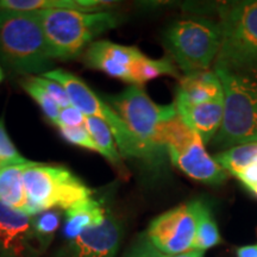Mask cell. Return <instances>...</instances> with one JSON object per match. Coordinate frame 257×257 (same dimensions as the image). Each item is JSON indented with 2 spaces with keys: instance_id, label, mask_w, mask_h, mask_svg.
<instances>
[{
  "instance_id": "obj_2",
  "label": "cell",
  "mask_w": 257,
  "mask_h": 257,
  "mask_svg": "<svg viewBox=\"0 0 257 257\" xmlns=\"http://www.w3.org/2000/svg\"><path fill=\"white\" fill-rule=\"evenodd\" d=\"M51 60L36 12L0 10V61L10 70L43 74Z\"/></svg>"
},
{
  "instance_id": "obj_22",
  "label": "cell",
  "mask_w": 257,
  "mask_h": 257,
  "mask_svg": "<svg viewBox=\"0 0 257 257\" xmlns=\"http://www.w3.org/2000/svg\"><path fill=\"white\" fill-rule=\"evenodd\" d=\"M214 160L223 167V169L236 176L252 163L257 161V142L242 144V146L232 147L230 149L223 150L217 154Z\"/></svg>"
},
{
  "instance_id": "obj_16",
  "label": "cell",
  "mask_w": 257,
  "mask_h": 257,
  "mask_svg": "<svg viewBox=\"0 0 257 257\" xmlns=\"http://www.w3.org/2000/svg\"><path fill=\"white\" fill-rule=\"evenodd\" d=\"M107 208L100 201L92 197L76 202L66 211L64 221V236L67 242L72 240L82 233L83 231L100 224L107 214Z\"/></svg>"
},
{
  "instance_id": "obj_36",
  "label": "cell",
  "mask_w": 257,
  "mask_h": 257,
  "mask_svg": "<svg viewBox=\"0 0 257 257\" xmlns=\"http://www.w3.org/2000/svg\"><path fill=\"white\" fill-rule=\"evenodd\" d=\"M256 163H257V161H256Z\"/></svg>"
},
{
  "instance_id": "obj_17",
  "label": "cell",
  "mask_w": 257,
  "mask_h": 257,
  "mask_svg": "<svg viewBox=\"0 0 257 257\" xmlns=\"http://www.w3.org/2000/svg\"><path fill=\"white\" fill-rule=\"evenodd\" d=\"M110 2L100 0H2L0 10L34 12L40 10H72L79 12L105 11Z\"/></svg>"
},
{
  "instance_id": "obj_31",
  "label": "cell",
  "mask_w": 257,
  "mask_h": 257,
  "mask_svg": "<svg viewBox=\"0 0 257 257\" xmlns=\"http://www.w3.org/2000/svg\"><path fill=\"white\" fill-rule=\"evenodd\" d=\"M237 257H257V244L239 246L236 250Z\"/></svg>"
},
{
  "instance_id": "obj_4",
  "label": "cell",
  "mask_w": 257,
  "mask_h": 257,
  "mask_svg": "<svg viewBox=\"0 0 257 257\" xmlns=\"http://www.w3.org/2000/svg\"><path fill=\"white\" fill-rule=\"evenodd\" d=\"M28 216L50 210L67 211L76 202L91 198L93 191L64 167L29 162L23 169Z\"/></svg>"
},
{
  "instance_id": "obj_23",
  "label": "cell",
  "mask_w": 257,
  "mask_h": 257,
  "mask_svg": "<svg viewBox=\"0 0 257 257\" xmlns=\"http://www.w3.org/2000/svg\"><path fill=\"white\" fill-rule=\"evenodd\" d=\"M61 224V212L59 210H50L42 212L37 216L32 217V226L40 245L46 252L53 242L57 229Z\"/></svg>"
},
{
  "instance_id": "obj_12",
  "label": "cell",
  "mask_w": 257,
  "mask_h": 257,
  "mask_svg": "<svg viewBox=\"0 0 257 257\" xmlns=\"http://www.w3.org/2000/svg\"><path fill=\"white\" fill-rule=\"evenodd\" d=\"M142 51L136 47H126L110 41H96L89 44L85 62L89 68L100 70L112 78L133 85L135 63Z\"/></svg>"
},
{
  "instance_id": "obj_29",
  "label": "cell",
  "mask_w": 257,
  "mask_h": 257,
  "mask_svg": "<svg viewBox=\"0 0 257 257\" xmlns=\"http://www.w3.org/2000/svg\"><path fill=\"white\" fill-rule=\"evenodd\" d=\"M86 117L81 111L78 110L74 106H69V107L62 108L60 112L59 119L56 121L57 126H72V127H78V126H85L86 125Z\"/></svg>"
},
{
  "instance_id": "obj_10",
  "label": "cell",
  "mask_w": 257,
  "mask_h": 257,
  "mask_svg": "<svg viewBox=\"0 0 257 257\" xmlns=\"http://www.w3.org/2000/svg\"><path fill=\"white\" fill-rule=\"evenodd\" d=\"M32 217L0 204V257H41Z\"/></svg>"
},
{
  "instance_id": "obj_28",
  "label": "cell",
  "mask_w": 257,
  "mask_h": 257,
  "mask_svg": "<svg viewBox=\"0 0 257 257\" xmlns=\"http://www.w3.org/2000/svg\"><path fill=\"white\" fill-rule=\"evenodd\" d=\"M35 80H36V81L40 83L42 87L46 89V91L49 93L51 96H53L54 100L59 104L61 110H62V108H66V107H69V106H72V102H70L68 93H67V91L64 89L63 86L60 85L59 82L54 81V80L44 78V76H42V75L35 76Z\"/></svg>"
},
{
  "instance_id": "obj_27",
  "label": "cell",
  "mask_w": 257,
  "mask_h": 257,
  "mask_svg": "<svg viewBox=\"0 0 257 257\" xmlns=\"http://www.w3.org/2000/svg\"><path fill=\"white\" fill-rule=\"evenodd\" d=\"M123 257H168L154 246L147 233H140L124 252Z\"/></svg>"
},
{
  "instance_id": "obj_7",
  "label": "cell",
  "mask_w": 257,
  "mask_h": 257,
  "mask_svg": "<svg viewBox=\"0 0 257 257\" xmlns=\"http://www.w3.org/2000/svg\"><path fill=\"white\" fill-rule=\"evenodd\" d=\"M165 40L185 75L206 72L220 50L221 29L207 18L181 19L170 25Z\"/></svg>"
},
{
  "instance_id": "obj_13",
  "label": "cell",
  "mask_w": 257,
  "mask_h": 257,
  "mask_svg": "<svg viewBox=\"0 0 257 257\" xmlns=\"http://www.w3.org/2000/svg\"><path fill=\"white\" fill-rule=\"evenodd\" d=\"M175 167L189 178L208 185H220L226 180L227 172L214 157L208 155L205 144L197 135L191 142L167 153Z\"/></svg>"
},
{
  "instance_id": "obj_24",
  "label": "cell",
  "mask_w": 257,
  "mask_h": 257,
  "mask_svg": "<svg viewBox=\"0 0 257 257\" xmlns=\"http://www.w3.org/2000/svg\"><path fill=\"white\" fill-rule=\"evenodd\" d=\"M21 85L24 91L41 106L48 119L56 124L57 119H59L61 107L54 100L53 96L35 80V76H27L25 79L21 80Z\"/></svg>"
},
{
  "instance_id": "obj_34",
  "label": "cell",
  "mask_w": 257,
  "mask_h": 257,
  "mask_svg": "<svg viewBox=\"0 0 257 257\" xmlns=\"http://www.w3.org/2000/svg\"><path fill=\"white\" fill-rule=\"evenodd\" d=\"M246 189H248V191H249L250 193H251L252 195H255V197L257 198V185L251 186V187H248Z\"/></svg>"
},
{
  "instance_id": "obj_35",
  "label": "cell",
  "mask_w": 257,
  "mask_h": 257,
  "mask_svg": "<svg viewBox=\"0 0 257 257\" xmlns=\"http://www.w3.org/2000/svg\"><path fill=\"white\" fill-rule=\"evenodd\" d=\"M3 80H4V72H3L2 67H0V83L3 82Z\"/></svg>"
},
{
  "instance_id": "obj_8",
  "label": "cell",
  "mask_w": 257,
  "mask_h": 257,
  "mask_svg": "<svg viewBox=\"0 0 257 257\" xmlns=\"http://www.w3.org/2000/svg\"><path fill=\"white\" fill-rule=\"evenodd\" d=\"M108 104L123 118L135 137L160 162L166 153L157 144L159 128L163 121L178 114L175 105H157L142 86L137 85H131L120 94L111 96Z\"/></svg>"
},
{
  "instance_id": "obj_21",
  "label": "cell",
  "mask_w": 257,
  "mask_h": 257,
  "mask_svg": "<svg viewBox=\"0 0 257 257\" xmlns=\"http://www.w3.org/2000/svg\"><path fill=\"white\" fill-rule=\"evenodd\" d=\"M85 127L87 128L89 135L98 147L99 154L106 157L112 165L123 167V163H121V157L123 156L118 152L114 136L108 125L99 118L87 117Z\"/></svg>"
},
{
  "instance_id": "obj_19",
  "label": "cell",
  "mask_w": 257,
  "mask_h": 257,
  "mask_svg": "<svg viewBox=\"0 0 257 257\" xmlns=\"http://www.w3.org/2000/svg\"><path fill=\"white\" fill-rule=\"evenodd\" d=\"M194 206L197 214V230L193 249L205 252L223 243V239L211 207L201 200H194Z\"/></svg>"
},
{
  "instance_id": "obj_14",
  "label": "cell",
  "mask_w": 257,
  "mask_h": 257,
  "mask_svg": "<svg viewBox=\"0 0 257 257\" xmlns=\"http://www.w3.org/2000/svg\"><path fill=\"white\" fill-rule=\"evenodd\" d=\"M174 105L180 118L199 135L204 144L216 137L224 119V98L197 105L180 102H174Z\"/></svg>"
},
{
  "instance_id": "obj_1",
  "label": "cell",
  "mask_w": 257,
  "mask_h": 257,
  "mask_svg": "<svg viewBox=\"0 0 257 257\" xmlns=\"http://www.w3.org/2000/svg\"><path fill=\"white\" fill-rule=\"evenodd\" d=\"M224 91V119L213 144L226 150L257 142V68L214 67Z\"/></svg>"
},
{
  "instance_id": "obj_25",
  "label": "cell",
  "mask_w": 257,
  "mask_h": 257,
  "mask_svg": "<svg viewBox=\"0 0 257 257\" xmlns=\"http://www.w3.org/2000/svg\"><path fill=\"white\" fill-rule=\"evenodd\" d=\"M30 162L19 154L17 148L12 143L5 127L4 115L0 117V169L10 166L27 165Z\"/></svg>"
},
{
  "instance_id": "obj_6",
  "label": "cell",
  "mask_w": 257,
  "mask_h": 257,
  "mask_svg": "<svg viewBox=\"0 0 257 257\" xmlns=\"http://www.w3.org/2000/svg\"><path fill=\"white\" fill-rule=\"evenodd\" d=\"M219 17L221 46L214 67L257 68V2L221 5Z\"/></svg>"
},
{
  "instance_id": "obj_33",
  "label": "cell",
  "mask_w": 257,
  "mask_h": 257,
  "mask_svg": "<svg viewBox=\"0 0 257 257\" xmlns=\"http://www.w3.org/2000/svg\"><path fill=\"white\" fill-rule=\"evenodd\" d=\"M50 257H73V256H70L68 252L66 251V250H64L62 246H61L60 249H57L55 252L53 253V255H51Z\"/></svg>"
},
{
  "instance_id": "obj_18",
  "label": "cell",
  "mask_w": 257,
  "mask_h": 257,
  "mask_svg": "<svg viewBox=\"0 0 257 257\" xmlns=\"http://www.w3.org/2000/svg\"><path fill=\"white\" fill-rule=\"evenodd\" d=\"M27 165L0 169V204L23 213L27 210L28 202L23 184V169Z\"/></svg>"
},
{
  "instance_id": "obj_15",
  "label": "cell",
  "mask_w": 257,
  "mask_h": 257,
  "mask_svg": "<svg viewBox=\"0 0 257 257\" xmlns=\"http://www.w3.org/2000/svg\"><path fill=\"white\" fill-rule=\"evenodd\" d=\"M224 98L223 86L214 72H199L180 80L175 102L188 105L204 104Z\"/></svg>"
},
{
  "instance_id": "obj_26",
  "label": "cell",
  "mask_w": 257,
  "mask_h": 257,
  "mask_svg": "<svg viewBox=\"0 0 257 257\" xmlns=\"http://www.w3.org/2000/svg\"><path fill=\"white\" fill-rule=\"evenodd\" d=\"M59 128L64 140L68 141L69 143L74 144V146L85 148V149L92 150V152L99 153L98 147H96L94 141H93V138L91 137V135H89L87 128L85 126L72 127V126H63V125H61V126H59Z\"/></svg>"
},
{
  "instance_id": "obj_5",
  "label": "cell",
  "mask_w": 257,
  "mask_h": 257,
  "mask_svg": "<svg viewBox=\"0 0 257 257\" xmlns=\"http://www.w3.org/2000/svg\"><path fill=\"white\" fill-rule=\"evenodd\" d=\"M41 75L62 85L68 93L72 105L86 117H95L105 121L113 134L121 156L143 160L148 163H159L153 154L135 137L113 107L108 102L101 100L81 79L63 69L48 70Z\"/></svg>"
},
{
  "instance_id": "obj_11",
  "label": "cell",
  "mask_w": 257,
  "mask_h": 257,
  "mask_svg": "<svg viewBox=\"0 0 257 257\" xmlns=\"http://www.w3.org/2000/svg\"><path fill=\"white\" fill-rule=\"evenodd\" d=\"M123 236V223L108 210L100 224L85 230L62 248L73 257H115Z\"/></svg>"
},
{
  "instance_id": "obj_9",
  "label": "cell",
  "mask_w": 257,
  "mask_h": 257,
  "mask_svg": "<svg viewBox=\"0 0 257 257\" xmlns=\"http://www.w3.org/2000/svg\"><path fill=\"white\" fill-rule=\"evenodd\" d=\"M197 230L194 201L180 205L152 220L148 238L165 255L173 256L193 249Z\"/></svg>"
},
{
  "instance_id": "obj_32",
  "label": "cell",
  "mask_w": 257,
  "mask_h": 257,
  "mask_svg": "<svg viewBox=\"0 0 257 257\" xmlns=\"http://www.w3.org/2000/svg\"><path fill=\"white\" fill-rule=\"evenodd\" d=\"M168 257H205V252L201 251V250L191 249V250H188V251L178 253V255L168 256Z\"/></svg>"
},
{
  "instance_id": "obj_20",
  "label": "cell",
  "mask_w": 257,
  "mask_h": 257,
  "mask_svg": "<svg viewBox=\"0 0 257 257\" xmlns=\"http://www.w3.org/2000/svg\"><path fill=\"white\" fill-rule=\"evenodd\" d=\"M168 75L173 78H179V72L176 66L169 57L163 59H150L142 53L138 57L134 67L133 85L142 86L150 80L157 79L160 76Z\"/></svg>"
},
{
  "instance_id": "obj_30",
  "label": "cell",
  "mask_w": 257,
  "mask_h": 257,
  "mask_svg": "<svg viewBox=\"0 0 257 257\" xmlns=\"http://www.w3.org/2000/svg\"><path fill=\"white\" fill-rule=\"evenodd\" d=\"M236 178L242 182V185L245 188L257 185V163H252V165L246 167L245 169L236 175Z\"/></svg>"
},
{
  "instance_id": "obj_3",
  "label": "cell",
  "mask_w": 257,
  "mask_h": 257,
  "mask_svg": "<svg viewBox=\"0 0 257 257\" xmlns=\"http://www.w3.org/2000/svg\"><path fill=\"white\" fill-rule=\"evenodd\" d=\"M36 12L53 59L72 60L93 38L117 27L118 17L108 11L79 12L72 10H40Z\"/></svg>"
}]
</instances>
